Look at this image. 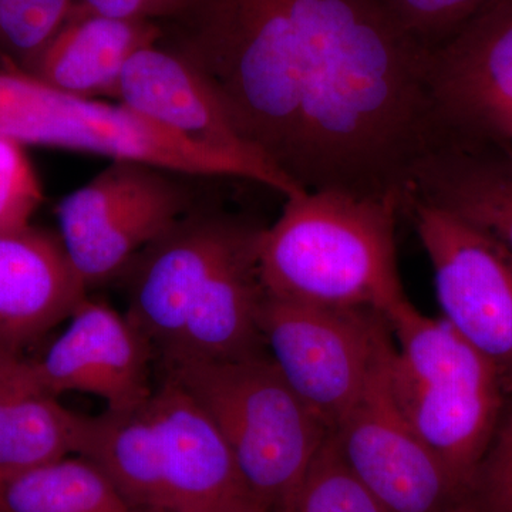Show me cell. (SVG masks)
Here are the masks:
<instances>
[{
  "label": "cell",
  "mask_w": 512,
  "mask_h": 512,
  "mask_svg": "<svg viewBox=\"0 0 512 512\" xmlns=\"http://www.w3.org/2000/svg\"><path fill=\"white\" fill-rule=\"evenodd\" d=\"M113 97L192 143L271 164L249 146L201 74L158 43L128 60Z\"/></svg>",
  "instance_id": "15"
},
{
  "label": "cell",
  "mask_w": 512,
  "mask_h": 512,
  "mask_svg": "<svg viewBox=\"0 0 512 512\" xmlns=\"http://www.w3.org/2000/svg\"><path fill=\"white\" fill-rule=\"evenodd\" d=\"M259 326L276 369L330 433L394 348L389 322L370 309L326 308L266 295Z\"/></svg>",
  "instance_id": "6"
},
{
  "label": "cell",
  "mask_w": 512,
  "mask_h": 512,
  "mask_svg": "<svg viewBox=\"0 0 512 512\" xmlns=\"http://www.w3.org/2000/svg\"><path fill=\"white\" fill-rule=\"evenodd\" d=\"M483 474L487 481V490L512 476V407L501 424L494 446L485 460L481 476Z\"/></svg>",
  "instance_id": "26"
},
{
  "label": "cell",
  "mask_w": 512,
  "mask_h": 512,
  "mask_svg": "<svg viewBox=\"0 0 512 512\" xmlns=\"http://www.w3.org/2000/svg\"><path fill=\"white\" fill-rule=\"evenodd\" d=\"M303 2L187 0L174 18L183 23L181 43L170 49L201 74L249 146L289 178Z\"/></svg>",
  "instance_id": "2"
},
{
  "label": "cell",
  "mask_w": 512,
  "mask_h": 512,
  "mask_svg": "<svg viewBox=\"0 0 512 512\" xmlns=\"http://www.w3.org/2000/svg\"><path fill=\"white\" fill-rule=\"evenodd\" d=\"M387 322L397 406L457 480L473 490L503 424L510 384L446 320L423 315L412 302Z\"/></svg>",
  "instance_id": "3"
},
{
  "label": "cell",
  "mask_w": 512,
  "mask_h": 512,
  "mask_svg": "<svg viewBox=\"0 0 512 512\" xmlns=\"http://www.w3.org/2000/svg\"><path fill=\"white\" fill-rule=\"evenodd\" d=\"M0 512H5V511L2 510V507H0Z\"/></svg>",
  "instance_id": "30"
},
{
  "label": "cell",
  "mask_w": 512,
  "mask_h": 512,
  "mask_svg": "<svg viewBox=\"0 0 512 512\" xmlns=\"http://www.w3.org/2000/svg\"><path fill=\"white\" fill-rule=\"evenodd\" d=\"M161 446L163 512H269L249 490L227 441L171 377L151 394Z\"/></svg>",
  "instance_id": "12"
},
{
  "label": "cell",
  "mask_w": 512,
  "mask_h": 512,
  "mask_svg": "<svg viewBox=\"0 0 512 512\" xmlns=\"http://www.w3.org/2000/svg\"><path fill=\"white\" fill-rule=\"evenodd\" d=\"M403 204L333 190L286 198L262 228L258 262L266 295L326 308L370 309L389 318L409 302L397 266Z\"/></svg>",
  "instance_id": "1"
},
{
  "label": "cell",
  "mask_w": 512,
  "mask_h": 512,
  "mask_svg": "<svg viewBox=\"0 0 512 512\" xmlns=\"http://www.w3.org/2000/svg\"><path fill=\"white\" fill-rule=\"evenodd\" d=\"M43 188L25 146L0 136V232L30 225Z\"/></svg>",
  "instance_id": "24"
},
{
  "label": "cell",
  "mask_w": 512,
  "mask_h": 512,
  "mask_svg": "<svg viewBox=\"0 0 512 512\" xmlns=\"http://www.w3.org/2000/svg\"><path fill=\"white\" fill-rule=\"evenodd\" d=\"M413 197L483 229L512 252V141L450 131L421 167Z\"/></svg>",
  "instance_id": "16"
},
{
  "label": "cell",
  "mask_w": 512,
  "mask_h": 512,
  "mask_svg": "<svg viewBox=\"0 0 512 512\" xmlns=\"http://www.w3.org/2000/svg\"><path fill=\"white\" fill-rule=\"evenodd\" d=\"M154 357L153 346L127 313L87 295L62 335L42 359L33 362L42 382L56 396L92 394L106 403V410L124 412L153 393Z\"/></svg>",
  "instance_id": "10"
},
{
  "label": "cell",
  "mask_w": 512,
  "mask_h": 512,
  "mask_svg": "<svg viewBox=\"0 0 512 512\" xmlns=\"http://www.w3.org/2000/svg\"><path fill=\"white\" fill-rule=\"evenodd\" d=\"M0 507L5 512H143L92 460L77 454L3 480Z\"/></svg>",
  "instance_id": "20"
},
{
  "label": "cell",
  "mask_w": 512,
  "mask_h": 512,
  "mask_svg": "<svg viewBox=\"0 0 512 512\" xmlns=\"http://www.w3.org/2000/svg\"><path fill=\"white\" fill-rule=\"evenodd\" d=\"M493 0H379L404 35L431 53Z\"/></svg>",
  "instance_id": "23"
},
{
  "label": "cell",
  "mask_w": 512,
  "mask_h": 512,
  "mask_svg": "<svg viewBox=\"0 0 512 512\" xmlns=\"http://www.w3.org/2000/svg\"><path fill=\"white\" fill-rule=\"evenodd\" d=\"M491 503L497 505L501 512H512V476L503 483L495 485L488 490Z\"/></svg>",
  "instance_id": "27"
},
{
  "label": "cell",
  "mask_w": 512,
  "mask_h": 512,
  "mask_svg": "<svg viewBox=\"0 0 512 512\" xmlns=\"http://www.w3.org/2000/svg\"><path fill=\"white\" fill-rule=\"evenodd\" d=\"M239 222L187 212L128 265L127 316L160 360L177 346L195 296Z\"/></svg>",
  "instance_id": "11"
},
{
  "label": "cell",
  "mask_w": 512,
  "mask_h": 512,
  "mask_svg": "<svg viewBox=\"0 0 512 512\" xmlns=\"http://www.w3.org/2000/svg\"><path fill=\"white\" fill-rule=\"evenodd\" d=\"M292 512H384L350 473L332 434L303 481Z\"/></svg>",
  "instance_id": "22"
},
{
  "label": "cell",
  "mask_w": 512,
  "mask_h": 512,
  "mask_svg": "<svg viewBox=\"0 0 512 512\" xmlns=\"http://www.w3.org/2000/svg\"><path fill=\"white\" fill-rule=\"evenodd\" d=\"M87 423L47 389L33 360L0 346V483L79 454Z\"/></svg>",
  "instance_id": "17"
},
{
  "label": "cell",
  "mask_w": 512,
  "mask_h": 512,
  "mask_svg": "<svg viewBox=\"0 0 512 512\" xmlns=\"http://www.w3.org/2000/svg\"><path fill=\"white\" fill-rule=\"evenodd\" d=\"M77 456L92 460L138 511L163 512L160 434L151 396L124 412L89 416Z\"/></svg>",
  "instance_id": "19"
},
{
  "label": "cell",
  "mask_w": 512,
  "mask_h": 512,
  "mask_svg": "<svg viewBox=\"0 0 512 512\" xmlns=\"http://www.w3.org/2000/svg\"><path fill=\"white\" fill-rule=\"evenodd\" d=\"M161 367L214 421L259 503L269 512H292L330 430L293 393L268 353Z\"/></svg>",
  "instance_id": "4"
},
{
  "label": "cell",
  "mask_w": 512,
  "mask_h": 512,
  "mask_svg": "<svg viewBox=\"0 0 512 512\" xmlns=\"http://www.w3.org/2000/svg\"><path fill=\"white\" fill-rule=\"evenodd\" d=\"M450 512H481L480 507L477 503H474L471 498H467L463 503L458 504L456 508H453Z\"/></svg>",
  "instance_id": "28"
},
{
  "label": "cell",
  "mask_w": 512,
  "mask_h": 512,
  "mask_svg": "<svg viewBox=\"0 0 512 512\" xmlns=\"http://www.w3.org/2000/svg\"><path fill=\"white\" fill-rule=\"evenodd\" d=\"M153 22L100 15L76 6L26 72L73 96H113L124 67L144 47L157 45Z\"/></svg>",
  "instance_id": "18"
},
{
  "label": "cell",
  "mask_w": 512,
  "mask_h": 512,
  "mask_svg": "<svg viewBox=\"0 0 512 512\" xmlns=\"http://www.w3.org/2000/svg\"><path fill=\"white\" fill-rule=\"evenodd\" d=\"M393 349L330 434L350 473L384 512H450L470 498L471 488L457 480L397 406L389 380Z\"/></svg>",
  "instance_id": "9"
},
{
  "label": "cell",
  "mask_w": 512,
  "mask_h": 512,
  "mask_svg": "<svg viewBox=\"0 0 512 512\" xmlns=\"http://www.w3.org/2000/svg\"><path fill=\"white\" fill-rule=\"evenodd\" d=\"M171 173L111 161L57 207L60 238L87 288L123 275L148 245L190 212Z\"/></svg>",
  "instance_id": "7"
},
{
  "label": "cell",
  "mask_w": 512,
  "mask_h": 512,
  "mask_svg": "<svg viewBox=\"0 0 512 512\" xmlns=\"http://www.w3.org/2000/svg\"><path fill=\"white\" fill-rule=\"evenodd\" d=\"M87 289L60 235L32 224L0 232V346L23 352L69 320Z\"/></svg>",
  "instance_id": "14"
},
{
  "label": "cell",
  "mask_w": 512,
  "mask_h": 512,
  "mask_svg": "<svg viewBox=\"0 0 512 512\" xmlns=\"http://www.w3.org/2000/svg\"><path fill=\"white\" fill-rule=\"evenodd\" d=\"M433 266L441 319L498 367L512 389V252L483 229L410 198Z\"/></svg>",
  "instance_id": "8"
},
{
  "label": "cell",
  "mask_w": 512,
  "mask_h": 512,
  "mask_svg": "<svg viewBox=\"0 0 512 512\" xmlns=\"http://www.w3.org/2000/svg\"><path fill=\"white\" fill-rule=\"evenodd\" d=\"M430 82L451 130L500 134L512 120V0H493L430 53Z\"/></svg>",
  "instance_id": "13"
},
{
  "label": "cell",
  "mask_w": 512,
  "mask_h": 512,
  "mask_svg": "<svg viewBox=\"0 0 512 512\" xmlns=\"http://www.w3.org/2000/svg\"><path fill=\"white\" fill-rule=\"evenodd\" d=\"M187 0H82L80 5L110 16L128 20L174 19L183 10Z\"/></svg>",
  "instance_id": "25"
},
{
  "label": "cell",
  "mask_w": 512,
  "mask_h": 512,
  "mask_svg": "<svg viewBox=\"0 0 512 512\" xmlns=\"http://www.w3.org/2000/svg\"><path fill=\"white\" fill-rule=\"evenodd\" d=\"M498 136L508 138V140L512 141V120L503 128V130H501V133L498 134Z\"/></svg>",
  "instance_id": "29"
},
{
  "label": "cell",
  "mask_w": 512,
  "mask_h": 512,
  "mask_svg": "<svg viewBox=\"0 0 512 512\" xmlns=\"http://www.w3.org/2000/svg\"><path fill=\"white\" fill-rule=\"evenodd\" d=\"M73 8V0H0V55L29 70Z\"/></svg>",
  "instance_id": "21"
},
{
  "label": "cell",
  "mask_w": 512,
  "mask_h": 512,
  "mask_svg": "<svg viewBox=\"0 0 512 512\" xmlns=\"http://www.w3.org/2000/svg\"><path fill=\"white\" fill-rule=\"evenodd\" d=\"M8 137L22 146L99 154L191 177L254 181L286 198L305 192L274 165L201 146L123 103L59 92L25 73Z\"/></svg>",
  "instance_id": "5"
}]
</instances>
